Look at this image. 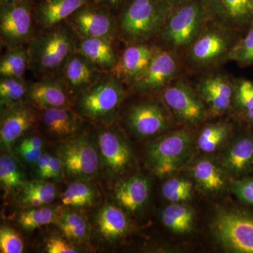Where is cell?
Segmentation results:
<instances>
[{
  "mask_svg": "<svg viewBox=\"0 0 253 253\" xmlns=\"http://www.w3.org/2000/svg\"><path fill=\"white\" fill-rule=\"evenodd\" d=\"M29 85L23 78L1 77L0 81V103L1 108L11 107L27 98Z\"/></svg>",
  "mask_w": 253,
  "mask_h": 253,
  "instance_id": "obj_34",
  "label": "cell"
},
{
  "mask_svg": "<svg viewBox=\"0 0 253 253\" xmlns=\"http://www.w3.org/2000/svg\"><path fill=\"white\" fill-rule=\"evenodd\" d=\"M211 18L233 31L249 28L253 21V0H204Z\"/></svg>",
  "mask_w": 253,
  "mask_h": 253,
  "instance_id": "obj_17",
  "label": "cell"
},
{
  "mask_svg": "<svg viewBox=\"0 0 253 253\" xmlns=\"http://www.w3.org/2000/svg\"><path fill=\"white\" fill-rule=\"evenodd\" d=\"M97 142L100 158L108 171L114 175L126 172L130 166L132 154L119 131L113 128L101 129Z\"/></svg>",
  "mask_w": 253,
  "mask_h": 253,
  "instance_id": "obj_14",
  "label": "cell"
},
{
  "mask_svg": "<svg viewBox=\"0 0 253 253\" xmlns=\"http://www.w3.org/2000/svg\"><path fill=\"white\" fill-rule=\"evenodd\" d=\"M234 31L212 19L208 21L189 46L188 58L195 66L207 68L217 64L229 56L235 44Z\"/></svg>",
  "mask_w": 253,
  "mask_h": 253,
  "instance_id": "obj_5",
  "label": "cell"
},
{
  "mask_svg": "<svg viewBox=\"0 0 253 253\" xmlns=\"http://www.w3.org/2000/svg\"><path fill=\"white\" fill-rule=\"evenodd\" d=\"M163 99L173 116L180 122L196 126L207 115L204 101L183 79L171 82L163 89Z\"/></svg>",
  "mask_w": 253,
  "mask_h": 253,
  "instance_id": "obj_10",
  "label": "cell"
},
{
  "mask_svg": "<svg viewBox=\"0 0 253 253\" xmlns=\"http://www.w3.org/2000/svg\"><path fill=\"white\" fill-rule=\"evenodd\" d=\"M228 59L241 66H253V21L247 28L246 35L236 41L231 48Z\"/></svg>",
  "mask_w": 253,
  "mask_h": 253,
  "instance_id": "obj_37",
  "label": "cell"
},
{
  "mask_svg": "<svg viewBox=\"0 0 253 253\" xmlns=\"http://www.w3.org/2000/svg\"><path fill=\"white\" fill-rule=\"evenodd\" d=\"M21 0H0V4H11L21 1Z\"/></svg>",
  "mask_w": 253,
  "mask_h": 253,
  "instance_id": "obj_50",
  "label": "cell"
},
{
  "mask_svg": "<svg viewBox=\"0 0 253 253\" xmlns=\"http://www.w3.org/2000/svg\"><path fill=\"white\" fill-rule=\"evenodd\" d=\"M40 116L38 108L31 103H20L3 109L0 127L1 149H9L15 141L31 130L39 121Z\"/></svg>",
  "mask_w": 253,
  "mask_h": 253,
  "instance_id": "obj_13",
  "label": "cell"
},
{
  "mask_svg": "<svg viewBox=\"0 0 253 253\" xmlns=\"http://www.w3.org/2000/svg\"><path fill=\"white\" fill-rule=\"evenodd\" d=\"M158 49L146 43H133L118 58L111 73L123 83L132 85L146 71Z\"/></svg>",
  "mask_w": 253,
  "mask_h": 253,
  "instance_id": "obj_18",
  "label": "cell"
},
{
  "mask_svg": "<svg viewBox=\"0 0 253 253\" xmlns=\"http://www.w3.org/2000/svg\"><path fill=\"white\" fill-rule=\"evenodd\" d=\"M149 194L148 179L141 174H135L117 186L115 191V199L126 211L134 213L144 207Z\"/></svg>",
  "mask_w": 253,
  "mask_h": 253,
  "instance_id": "obj_23",
  "label": "cell"
},
{
  "mask_svg": "<svg viewBox=\"0 0 253 253\" xmlns=\"http://www.w3.org/2000/svg\"><path fill=\"white\" fill-rule=\"evenodd\" d=\"M229 126L225 123L210 125L203 129L198 137V146L205 153H212L226 139Z\"/></svg>",
  "mask_w": 253,
  "mask_h": 253,
  "instance_id": "obj_36",
  "label": "cell"
},
{
  "mask_svg": "<svg viewBox=\"0 0 253 253\" xmlns=\"http://www.w3.org/2000/svg\"><path fill=\"white\" fill-rule=\"evenodd\" d=\"M165 1L173 9V8H175L176 6H179V5L187 2L190 0H165Z\"/></svg>",
  "mask_w": 253,
  "mask_h": 253,
  "instance_id": "obj_49",
  "label": "cell"
},
{
  "mask_svg": "<svg viewBox=\"0 0 253 253\" xmlns=\"http://www.w3.org/2000/svg\"><path fill=\"white\" fill-rule=\"evenodd\" d=\"M96 223L101 235L109 241L123 237L129 228L126 214L113 205H106L100 209L96 216Z\"/></svg>",
  "mask_w": 253,
  "mask_h": 253,
  "instance_id": "obj_26",
  "label": "cell"
},
{
  "mask_svg": "<svg viewBox=\"0 0 253 253\" xmlns=\"http://www.w3.org/2000/svg\"><path fill=\"white\" fill-rule=\"evenodd\" d=\"M194 212L191 208L173 204L165 208L162 213L163 224L178 234H185L192 229Z\"/></svg>",
  "mask_w": 253,
  "mask_h": 253,
  "instance_id": "obj_28",
  "label": "cell"
},
{
  "mask_svg": "<svg viewBox=\"0 0 253 253\" xmlns=\"http://www.w3.org/2000/svg\"><path fill=\"white\" fill-rule=\"evenodd\" d=\"M51 156H52L49 153H43L36 163L37 173L41 179H46V172H47Z\"/></svg>",
  "mask_w": 253,
  "mask_h": 253,
  "instance_id": "obj_46",
  "label": "cell"
},
{
  "mask_svg": "<svg viewBox=\"0 0 253 253\" xmlns=\"http://www.w3.org/2000/svg\"><path fill=\"white\" fill-rule=\"evenodd\" d=\"M213 234L231 252L253 253V214L239 211H221L212 223Z\"/></svg>",
  "mask_w": 253,
  "mask_h": 253,
  "instance_id": "obj_7",
  "label": "cell"
},
{
  "mask_svg": "<svg viewBox=\"0 0 253 253\" xmlns=\"http://www.w3.org/2000/svg\"><path fill=\"white\" fill-rule=\"evenodd\" d=\"M126 97L123 83L112 73H104L92 85L78 95L80 115L96 123L110 124Z\"/></svg>",
  "mask_w": 253,
  "mask_h": 253,
  "instance_id": "obj_3",
  "label": "cell"
},
{
  "mask_svg": "<svg viewBox=\"0 0 253 253\" xmlns=\"http://www.w3.org/2000/svg\"><path fill=\"white\" fill-rule=\"evenodd\" d=\"M59 215L57 210L52 207L26 208L19 213L17 221L24 230L31 231L42 226L57 223Z\"/></svg>",
  "mask_w": 253,
  "mask_h": 253,
  "instance_id": "obj_31",
  "label": "cell"
},
{
  "mask_svg": "<svg viewBox=\"0 0 253 253\" xmlns=\"http://www.w3.org/2000/svg\"><path fill=\"white\" fill-rule=\"evenodd\" d=\"M67 21L80 38H105L113 41L118 30L112 11L91 2L80 8Z\"/></svg>",
  "mask_w": 253,
  "mask_h": 253,
  "instance_id": "obj_11",
  "label": "cell"
},
{
  "mask_svg": "<svg viewBox=\"0 0 253 253\" xmlns=\"http://www.w3.org/2000/svg\"><path fill=\"white\" fill-rule=\"evenodd\" d=\"M111 42L112 41L105 38H80L76 52L83 55L101 71L111 73L118 60Z\"/></svg>",
  "mask_w": 253,
  "mask_h": 253,
  "instance_id": "obj_24",
  "label": "cell"
},
{
  "mask_svg": "<svg viewBox=\"0 0 253 253\" xmlns=\"http://www.w3.org/2000/svg\"><path fill=\"white\" fill-rule=\"evenodd\" d=\"M57 223L65 236L70 241L81 244L87 240L88 225L85 219L79 213L64 210L60 213Z\"/></svg>",
  "mask_w": 253,
  "mask_h": 253,
  "instance_id": "obj_32",
  "label": "cell"
},
{
  "mask_svg": "<svg viewBox=\"0 0 253 253\" xmlns=\"http://www.w3.org/2000/svg\"><path fill=\"white\" fill-rule=\"evenodd\" d=\"M104 73L83 55L75 52L56 78L62 82L70 94L78 95L92 85Z\"/></svg>",
  "mask_w": 253,
  "mask_h": 253,
  "instance_id": "obj_15",
  "label": "cell"
},
{
  "mask_svg": "<svg viewBox=\"0 0 253 253\" xmlns=\"http://www.w3.org/2000/svg\"><path fill=\"white\" fill-rule=\"evenodd\" d=\"M0 181L2 188L8 191L22 187L26 182L17 162L9 155H1L0 158Z\"/></svg>",
  "mask_w": 253,
  "mask_h": 253,
  "instance_id": "obj_35",
  "label": "cell"
},
{
  "mask_svg": "<svg viewBox=\"0 0 253 253\" xmlns=\"http://www.w3.org/2000/svg\"><path fill=\"white\" fill-rule=\"evenodd\" d=\"M24 249L23 240L17 233L6 226L0 229V251L2 253H21Z\"/></svg>",
  "mask_w": 253,
  "mask_h": 253,
  "instance_id": "obj_40",
  "label": "cell"
},
{
  "mask_svg": "<svg viewBox=\"0 0 253 253\" xmlns=\"http://www.w3.org/2000/svg\"><path fill=\"white\" fill-rule=\"evenodd\" d=\"M234 102L240 112L253 107V82L246 79L234 81Z\"/></svg>",
  "mask_w": 253,
  "mask_h": 253,
  "instance_id": "obj_39",
  "label": "cell"
},
{
  "mask_svg": "<svg viewBox=\"0 0 253 253\" xmlns=\"http://www.w3.org/2000/svg\"><path fill=\"white\" fill-rule=\"evenodd\" d=\"M223 163L234 175H244L252 170L253 137L244 136L236 139L226 153Z\"/></svg>",
  "mask_w": 253,
  "mask_h": 253,
  "instance_id": "obj_25",
  "label": "cell"
},
{
  "mask_svg": "<svg viewBox=\"0 0 253 253\" xmlns=\"http://www.w3.org/2000/svg\"><path fill=\"white\" fill-rule=\"evenodd\" d=\"M128 126L140 137H149L160 134L169 127V120L159 104L142 101L131 106L126 117Z\"/></svg>",
  "mask_w": 253,
  "mask_h": 253,
  "instance_id": "obj_16",
  "label": "cell"
},
{
  "mask_svg": "<svg viewBox=\"0 0 253 253\" xmlns=\"http://www.w3.org/2000/svg\"><path fill=\"white\" fill-rule=\"evenodd\" d=\"M18 155L29 165H36L42 155V149H16Z\"/></svg>",
  "mask_w": 253,
  "mask_h": 253,
  "instance_id": "obj_44",
  "label": "cell"
},
{
  "mask_svg": "<svg viewBox=\"0 0 253 253\" xmlns=\"http://www.w3.org/2000/svg\"><path fill=\"white\" fill-rule=\"evenodd\" d=\"M90 0H34L35 21L43 29L67 21L80 8Z\"/></svg>",
  "mask_w": 253,
  "mask_h": 253,
  "instance_id": "obj_21",
  "label": "cell"
},
{
  "mask_svg": "<svg viewBox=\"0 0 253 253\" xmlns=\"http://www.w3.org/2000/svg\"><path fill=\"white\" fill-rule=\"evenodd\" d=\"M179 63L172 51L158 49L146 71L131 85L137 93H151L163 89L177 74Z\"/></svg>",
  "mask_w": 253,
  "mask_h": 253,
  "instance_id": "obj_12",
  "label": "cell"
},
{
  "mask_svg": "<svg viewBox=\"0 0 253 253\" xmlns=\"http://www.w3.org/2000/svg\"><path fill=\"white\" fill-rule=\"evenodd\" d=\"M30 68V57L27 46L9 48L0 62L1 77L23 78Z\"/></svg>",
  "mask_w": 253,
  "mask_h": 253,
  "instance_id": "obj_30",
  "label": "cell"
},
{
  "mask_svg": "<svg viewBox=\"0 0 253 253\" xmlns=\"http://www.w3.org/2000/svg\"><path fill=\"white\" fill-rule=\"evenodd\" d=\"M241 115L243 118L246 121L253 125V107L251 109L246 110V111H241Z\"/></svg>",
  "mask_w": 253,
  "mask_h": 253,
  "instance_id": "obj_48",
  "label": "cell"
},
{
  "mask_svg": "<svg viewBox=\"0 0 253 253\" xmlns=\"http://www.w3.org/2000/svg\"><path fill=\"white\" fill-rule=\"evenodd\" d=\"M126 1V0H90V2L107 8L112 11L113 10L121 9Z\"/></svg>",
  "mask_w": 253,
  "mask_h": 253,
  "instance_id": "obj_47",
  "label": "cell"
},
{
  "mask_svg": "<svg viewBox=\"0 0 253 253\" xmlns=\"http://www.w3.org/2000/svg\"><path fill=\"white\" fill-rule=\"evenodd\" d=\"M196 91L215 116L226 112L234 102V81L223 75H213L200 80Z\"/></svg>",
  "mask_w": 253,
  "mask_h": 253,
  "instance_id": "obj_19",
  "label": "cell"
},
{
  "mask_svg": "<svg viewBox=\"0 0 253 253\" xmlns=\"http://www.w3.org/2000/svg\"><path fill=\"white\" fill-rule=\"evenodd\" d=\"M76 35L67 21L43 29L26 46L30 69L42 78L57 77L68 58L76 52Z\"/></svg>",
  "mask_w": 253,
  "mask_h": 253,
  "instance_id": "obj_1",
  "label": "cell"
},
{
  "mask_svg": "<svg viewBox=\"0 0 253 253\" xmlns=\"http://www.w3.org/2000/svg\"><path fill=\"white\" fill-rule=\"evenodd\" d=\"M33 4L34 0L0 4L1 42L7 49L27 46L34 38Z\"/></svg>",
  "mask_w": 253,
  "mask_h": 253,
  "instance_id": "obj_8",
  "label": "cell"
},
{
  "mask_svg": "<svg viewBox=\"0 0 253 253\" xmlns=\"http://www.w3.org/2000/svg\"><path fill=\"white\" fill-rule=\"evenodd\" d=\"M63 171L64 168L61 158L59 156H51L46 172V179H59Z\"/></svg>",
  "mask_w": 253,
  "mask_h": 253,
  "instance_id": "obj_43",
  "label": "cell"
},
{
  "mask_svg": "<svg viewBox=\"0 0 253 253\" xmlns=\"http://www.w3.org/2000/svg\"><path fill=\"white\" fill-rule=\"evenodd\" d=\"M46 252L49 253H75L77 249L60 237H52L46 245Z\"/></svg>",
  "mask_w": 253,
  "mask_h": 253,
  "instance_id": "obj_42",
  "label": "cell"
},
{
  "mask_svg": "<svg viewBox=\"0 0 253 253\" xmlns=\"http://www.w3.org/2000/svg\"><path fill=\"white\" fill-rule=\"evenodd\" d=\"M70 93L57 78H43L30 84L27 99L38 109L71 108Z\"/></svg>",
  "mask_w": 253,
  "mask_h": 253,
  "instance_id": "obj_20",
  "label": "cell"
},
{
  "mask_svg": "<svg viewBox=\"0 0 253 253\" xmlns=\"http://www.w3.org/2000/svg\"><path fill=\"white\" fill-rule=\"evenodd\" d=\"M21 188L19 202L26 209L50 204L56 199L57 194L54 184L41 180L28 181Z\"/></svg>",
  "mask_w": 253,
  "mask_h": 253,
  "instance_id": "obj_27",
  "label": "cell"
},
{
  "mask_svg": "<svg viewBox=\"0 0 253 253\" xmlns=\"http://www.w3.org/2000/svg\"><path fill=\"white\" fill-rule=\"evenodd\" d=\"M96 199V191L86 180L73 181L61 195V201L66 206L76 208L89 207Z\"/></svg>",
  "mask_w": 253,
  "mask_h": 253,
  "instance_id": "obj_33",
  "label": "cell"
},
{
  "mask_svg": "<svg viewBox=\"0 0 253 253\" xmlns=\"http://www.w3.org/2000/svg\"><path fill=\"white\" fill-rule=\"evenodd\" d=\"M210 19L204 0H190L171 10L159 34L172 49L189 46Z\"/></svg>",
  "mask_w": 253,
  "mask_h": 253,
  "instance_id": "obj_4",
  "label": "cell"
},
{
  "mask_svg": "<svg viewBox=\"0 0 253 253\" xmlns=\"http://www.w3.org/2000/svg\"><path fill=\"white\" fill-rule=\"evenodd\" d=\"M171 10L165 0H126L121 9L118 30L129 42H144L161 33Z\"/></svg>",
  "mask_w": 253,
  "mask_h": 253,
  "instance_id": "obj_2",
  "label": "cell"
},
{
  "mask_svg": "<svg viewBox=\"0 0 253 253\" xmlns=\"http://www.w3.org/2000/svg\"><path fill=\"white\" fill-rule=\"evenodd\" d=\"M192 173L199 185L206 191L217 192L225 185V178L221 169L210 160L198 161L193 168Z\"/></svg>",
  "mask_w": 253,
  "mask_h": 253,
  "instance_id": "obj_29",
  "label": "cell"
},
{
  "mask_svg": "<svg viewBox=\"0 0 253 253\" xmlns=\"http://www.w3.org/2000/svg\"><path fill=\"white\" fill-rule=\"evenodd\" d=\"M192 141L191 133L183 129L163 136L149 145L146 164L160 177L169 175L189 158Z\"/></svg>",
  "mask_w": 253,
  "mask_h": 253,
  "instance_id": "obj_6",
  "label": "cell"
},
{
  "mask_svg": "<svg viewBox=\"0 0 253 253\" xmlns=\"http://www.w3.org/2000/svg\"><path fill=\"white\" fill-rule=\"evenodd\" d=\"M57 151L68 176L87 181L97 175L101 158L96 147L86 136H77L68 139Z\"/></svg>",
  "mask_w": 253,
  "mask_h": 253,
  "instance_id": "obj_9",
  "label": "cell"
},
{
  "mask_svg": "<svg viewBox=\"0 0 253 253\" xmlns=\"http://www.w3.org/2000/svg\"><path fill=\"white\" fill-rule=\"evenodd\" d=\"M39 122L42 129L54 138L74 135L82 124L81 116L71 108H56L42 110Z\"/></svg>",
  "mask_w": 253,
  "mask_h": 253,
  "instance_id": "obj_22",
  "label": "cell"
},
{
  "mask_svg": "<svg viewBox=\"0 0 253 253\" xmlns=\"http://www.w3.org/2000/svg\"><path fill=\"white\" fill-rule=\"evenodd\" d=\"M44 141L39 136H28L20 141L16 149H42Z\"/></svg>",
  "mask_w": 253,
  "mask_h": 253,
  "instance_id": "obj_45",
  "label": "cell"
},
{
  "mask_svg": "<svg viewBox=\"0 0 253 253\" xmlns=\"http://www.w3.org/2000/svg\"><path fill=\"white\" fill-rule=\"evenodd\" d=\"M192 183L179 178L169 179L162 187L163 197L173 204L189 201L192 196Z\"/></svg>",
  "mask_w": 253,
  "mask_h": 253,
  "instance_id": "obj_38",
  "label": "cell"
},
{
  "mask_svg": "<svg viewBox=\"0 0 253 253\" xmlns=\"http://www.w3.org/2000/svg\"><path fill=\"white\" fill-rule=\"evenodd\" d=\"M231 189L240 201L253 206V178L236 181Z\"/></svg>",
  "mask_w": 253,
  "mask_h": 253,
  "instance_id": "obj_41",
  "label": "cell"
}]
</instances>
